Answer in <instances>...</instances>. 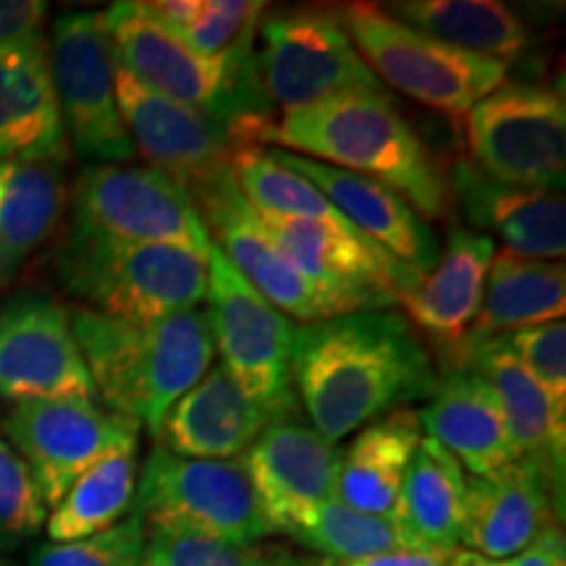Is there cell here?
I'll list each match as a JSON object with an SVG mask.
<instances>
[{"mask_svg":"<svg viewBox=\"0 0 566 566\" xmlns=\"http://www.w3.org/2000/svg\"><path fill=\"white\" fill-rule=\"evenodd\" d=\"M263 3L254 0H200L192 21L179 32L192 51L200 55H233L247 51L258 27Z\"/></svg>","mask_w":566,"mask_h":566,"instance_id":"35","label":"cell"},{"mask_svg":"<svg viewBox=\"0 0 566 566\" xmlns=\"http://www.w3.org/2000/svg\"><path fill=\"white\" fill-rule=\"evenodd\" d=\"M556 475L546 457H520L488 478H467L459 546L495 562L522 554L548 525H556Z\"/></svg>","mask_w":566,"mask_h":566,"instance_id":"18","label":"cell"},{"mask_svg":"<svg viewBox=\"0 0 566 566\" xmlns=\"http://www.w3.org/2000/svg\"><path fill=\"white\" fill-rule=\"evenodd\" d=\"M509 566H566V541L558 525H548L530 546L509 558Z\"/></svg>","mask_w":566,"mask_h":566,"instance_id":"39","label":"cell"},{"mask_svg":"<svg viewBox=\"0 0 566 566\" xmlns=\"http://www.w3.org/2000/svg\"><path fill=\"white\" fill-rule=\"evenodd\" d=\"M66 158L48 38L0 51V163Z\"/></svg>","mask_w":566,"mask_h":566,"instance_id":"22","label":"cell"},{"mask_svg":"<svg viewBox=\"0 0 566 566\" xmlns=\"http://www.w3.org/2000/svg\"><path fill=\"white\" fill-rule=\"evenodd\" d=\"M97 399L155 436L163 417L212 365L210 323L205 310L160 321L132 323L80 307L71 313Z\"/></svg>","mask_w":566,"mask_h":566,"instance_id":"3","label":"cell"},{"mask_svg":"<svg viewBox=\"0 0 566 566\" xmlns=\"http://www.w3.org/2000/svg\"><path fill=\"white\" fill-rule=\"evenodd\" d=\"M0 399L97 401L71 328V310L48 294L0 302Z\"/></svg>","mask_w":566,"mask_h":566,"instance_id":"15","label":"cell"},{"mask_svg":"<svg viewBox=\"0 0 566 566\" xmlns=\"http://www.w3.org/2000/svg\"><path fill=\"white\" fill-rule=\"evenodd\" d=\"M254 139L384 184L424 221L443 218L454 202L449 174L386 95L336 97L286 113L260 124Z\"/></svg>","mask_w":566,"mask_h":566,"instance_id":"2","label":"cell"},{"mask_svg":"<svg viewBox=\"0 0 566 566\" xmlns=\"http://www.w3.org/2000/svg\"><path fill=\"white\" fill-rule=\"evenodd\" d=\"M286 535L336 564L359 562L394 548H412L394 516L365 514L338 499H328L310 509L286 530Z\"/></svg>","mask_w":566,"mask_h":566,"instance_id":"32","label":"cell"},{"mask_svg":"<svg viewBox=\"0 0 566 566\" xmlns=\"http://www.w3.org/2000/svg\"><path fill=\"white\" fill-rule=\"evenodd\" d=\"M116 66L147 90L233 124L258 116L250 111L244 80H250L247 51L233 55H200L174 30L155 19L145 0H122L101 11Z\"/></svg>","mask_w":566,"mask_h":566,"instance_id":"6","label":"cell"},{"mask_svg":"<svg viewBox=\"0 0 566 566\" xmlns=\"http://www.w3.org/2000/svg\"><path fill=\"white\" fill-rule=\"evenodd\" d=\"M69 231L160 244L208 260L212 237L179 184L147 166L90 163L69 189Z\"/></svg>","mask_w":566,"mask_h":566,"instance_id":"9","label":"cell"},{"mask_svg":"<svg viewBox=\"0 0 566 566\" xmlns=\"http://www.w3.org/2000/svg\"><path fill=\"white\" fill-rule=\"evenodd\" d=\"M472 163L509 187L556 192L564 187L566 108L543 84H504L467 113Z\"/></svg>","mask_w":566,"mask_h":566,"instance_id":"11","label":"cell"},{"mask_svg":"<svg viewBox=\"0 0 566 566\" xmlns=\"http://www.w3.org/2000/svg\"><path fill=\"white\" fill-rule=\"evenodd\" d=\"M45 21L48 3L42 0H0V51L48 38Z\"/></svg>","mask_w":566,"mask_h":566,"instance_id":"38","label":"cell"},{"mask_svg":"<svg viewBox=\"0 0 566 566\" xmlns=\"http://www.w3.org/2000/svg\"><path fill=\"white\" fill-rule=\"evenodd\" d=\"M147 527H168L254 548L275 530L258 504L242 459H187L155 446L134 495Z\"/></svg>","mask_w":566,"mask_h":566,"instance_id":"7","label":"cell"},{"mask_svg":"<svg viewBox=\"0 0 566 566\" xmlns=\"http://www.w3.org/2000/svg\"><path fill=\"white\" fill-rule=\"evenodd\" d=\"M516 363L566 412V325L564 321L533 325L504 336Z\"/></svg>","mask_w":566,"mask_h":566,"instance_id":"36","label":"cell"},{"mask_svg":"<svg viewBox=\"0 0 566 566\" xmlns=\"http://www.w3.org/2000/svg\"><path fill=\"white\" fill-rule=\"evenodd\" d=\"M338 19L384 87H394L428 108L467 116L509 82L506 63L428 38L378 3H346Z\"/></svg>","mask_w":566,"mask_h":566,"instance_id":"5","label":"cell"},{"mask_svg":"<svg viewBox=\"0 0 566 566\" xmlns=\"http://www.w3.org/2000/svg\"><path fill=\"white\" fill-rule=\"evenodd\" d=\"M53 263L63 289L87 310L132 323L197 310L208 296V260L174 247L66 229Z\"/></svg>","mask_w":566,"mask_h":566,"instance_id":"4","label":"cell"},{"mask_svg":"<svg viewBox=\"0 0 566 566\" xmlns=\"http://www.w3.org/2000/svg\"><path fill=\"white\" fill-rule=\"evenodd\" d=\"M271 155L289 171L300 174L302 179L321 189L325 200L334 205L354 229L384 247L399 263L409 265L422 279L433 271L441 244L405 197L365 176L342 171V168L325 166L302 155L286 150H271Z\"/></svg>","mask_w":566,"mask_h":566,"instance_id":"19","label":"cell"},{"mask_svg":"<svg viewBox=\"0 0 566 566\" xmlns=\"http://www.w3.org/2000/svg\"><path fill=\"white\" fill-rule=\"evenodd\" d=\"M451 554H441V551H428V548H394L384 551V554H375L359 562L338 564V566H446Z\"/></svg>","mask_w":566,"mask_h":566,"instance_id":"40","label":"cell"},{"mask_svg":"<svg viewBox=\"0 0 566 566\" xmlns=\"http://www.w3.org/2000/svg\"><path fill=\"white\" fill-rule=\"evenodd\" d=\"M48 506L42 504L24 459L0 441V554L32 541L45 527Z\"/></svg>","mask_w":566,"mask_h":566,"instance_id":"34","label":"cell"},{"mask_svg":"<svg viewBox=\"0 0 566 566\" xmlns=\"http://www.w3.org/2000/svg\"><path fill=\"white\" fill-rule=\"evenodd\" d=\"M147 525L137 512L105 533L69 543H45L34 551L30 566H139Z\"/></svg>","mask_w":566,"mask_h":566,"instance_id":"33","label":"cell"},{"mask_svg":"<svg viewBox=\"0 0 566 566\" xmlns=\"http://www.w3.org/2000/svg\"><path fill=\"white\" fill-rule=\"evenodd\" d=\"M69 205L63 163H0V289L59 229Z\"/></svg>","mask_w":566,"mask_h":566,"instance_id":"27","label":"cell"},{"mask_svg":"<svg viewBox=\"0 0 566 566\" xmlns=\"http://www.w3.org/2000/svg\"><path fill=\"white\" fill-rule=\"evenodd\" d=\"M137 495V446L113 451L90 467L63 499L48 512L45 533L51 543L82 541L105 533L134 512Z\"/></svg>","mask_w":566,"mask_h":566,"instance_id":"31","label":"cell"},{"mask_svg":"<svg viewBox=\"0 0 566 566\" xmlns=\"http://www.w3.org/2000/svg\"><path fill=\"white\" fill-rule=\"evenodd\" d=\"M294 396L325 441L338 443L436 391V370L407 317L373 310L296 325Z\"/></svg>","mask_w":566,"mask_h":566,"instance_id":"1","label":"cell"},{"mask_svg":"<svg viewBox=\"0 0 566 566\" xmlns=\"http://www.w3.org/2000/svg\"><path fill=\"white\" fill-rule=\"evenodd\" d=\"M449 184L451 197H457L467 221L485 237L495 233L504 252L562 263L566 252V202L562 192L509 187L480 171L472 160H457Z\"/></svg>","mask_w":566,"mask_h":566,"instance_id":"20","label":"cell"},{"mask_svg":"<svg viewBox=\"0 0 566 566\" xmlns=\"http://www.w3.org/2000/svg\"><path fill=\"white\" fill-rule=\"evenodd\" d=\"M205 302L212 346L247 399L273 417L300 412L292 378L296 325L254 292L216 244L208 254Z\"/></svg>","mask_w":566,"mask_h":566,"instance_id":"8","label":"cell"},{"mask_svg":"<svg viewBox=\"0 0 566 566\" xmlns=\"http://www.w3.org/2000/svg\"><path fill=\"white\" fill-rule=\"evenodd\" d=\"M118 108L134 153L147 168L179 184L195 205L231 181V124L147 90L124 69H116Z\"/></svg>","mask_w":566,"mask_h":566,"instance_id":"14","label":"cell"},{"mask_svg":"<svg viewBox=\"0 0 566 566\" xmlns=\"http://www.w3.org/2000/svg\"><path fill=\"white\" fill-rule=\"evenodd\" d=\"M0 566H17V564H13L11 558H6L3 554H0Z\"/></svg>","mask_w":566,"mask_h":566,"instance_id":"43","label":"cell"},{"mask_svg":"<svg viewBox=\"0 0 566 566\" xmlns=\"http://www.w3.org/2000/svg\"><path fill=\"white\" fill-rule=\"evenodd\" d=\"M420 441V415L415 409H396L365 424L338 454L336 499L365 514L394 516Z\"/></svg>","mask_w":566,"mask_h":566,"instance_id":"26","label":"cell"},{"mask_svg":"<svg viewBox=\"0 0 566 566\" xmlns=\"http://www.w3.org/2000/svg\"><path fill=\"white\" fill-rule=\"evenodd\" d=\"M495 252L491 237L454 226L433 271L401 302L412 317V328L428 334L443 352L462 344L480 313Z\"/></svg>","mask_w":566,"mask_h":566,"instance_id":"24","label":"cell"},{"mask_svg":"<svg viewBox=\"0 0 566 566\" xmlns=\"http://www.w3.org/2000/svg\"><path fill=\"white\" fill-rule=\"evenodd\" d=\"M9 446L53 509L90 467L139 441V424L97 401H19L3 422Z\"/></svg>","mask_w":566,"mask_h":566,"instance_id":"13","label":"cell"},{"mask_svg":"<svg viewBox=\"0 0 566 566\" xmlns=\"http://www.w3.org/2000/svg\"><path fill=\"white\" fill-rule=\"evenodd\" d=\"M254 566H328L325 562H317V558L296 556L292 551L283 548H258V558H254Z\"/></svg>","mask_w":566,"mask_h":566,"instance_id":"41","label":"cell"},{"mask_svg":"<svg viewBox=\"0 0 566 566\" xmlns=\"http://www.w3.org/2000/svg\"><path fill=\"white\" fill-rule=\"evenodd\" d=\"M384 9L428 38L506 66L530 45L522 19L495 0H401Z\"/></svg>","mask_w":566,"mask_h":566,"instance_id":"30","label":"cell"},{"mask_svg":"<svg viewBox=\"0 0 566 566\" xmlns=\"http://www.w3.org/2000/svg\"><path fill=\"white\" fill-rule=\"evenodd\" d=\"M566 271L556 260H527L495 252L483 289L480 313L464 342L446 352L454 370H462L472 349L488 338L509 336L533 325L564 321Z\"/></svg>","mask_w":566,"mask_h":566,"instance_id":"25","label":"cell"},{"mask_svg":"<svg viewBox=\"0 0 566 566\" xmlns=\"http://www.w3.org/2000/svg\"><path fill=\"white\" fill-rule=\"evenodd\" d=\"M260 34V87L283 116L336 97L386 95L334 11L275 13Z\"/></svg>","mask_w":566,"mask_h":566,"instance_id":"10","label":"cell"},{"mask_svg":"<svg viewBox=\"0 0 566 566\" xmlns=\"http://www.w3.org/2000/svg\"><path fill=\"white\" fill-rule=\"evenodd\" d=\"M258 548H239L212 537L168 527H147L139 566H254Z\"/></svg>","mask_w":566,"mask_h":566,"instance_id":"37","label":"cell"},{"mask_svg":"<svg viewBox=\"0 0 566 566\" xmlns=\"http://www.w3.org/2000/svg\"><path fill=\"white\" fill-rule=\"evenodd\" d=\"M279 417L247 399L221 363H212L197 384L163 417L160 449L187 459H242Z\"/></svg>","mask_w":566,"mask_h":566,"instance_id":"21","label":"cell"},{"mask_svg":"<svg viewBox=\"0 0 566 566\" xmlns=\"http://www.w3.org/2000/svg\"><path fill=\"white\" fill-rule=\"evenodd\" d=\"M422 409V436L433 438L462 464L470 478H488L514 462L499 399L483 375L462 367L451 370Z\"/></svg>","mask_w":566,"mask_h":566,"instance_id":"23","label":"cell"},{"mask_svg":"<svg viewBox=\"0 0 566 566\" xmlns=\"http://www.w3.org/2000/svg\"><path fill=\"white\" fill-rule=\"evenodd\" d=\"M197 208L208 223L212 244L223 252L233 271L283 315L302 325L349 315L286 258V252L263 229L258 212L247 205L233 179L202 197Z\"/></svg>","mask_w":566,"mask_h":566,"instance_id":"16","label":"cell"},{"mask_svg":"<svg viewBox=\"0 0 566 566\" xmlns=\"http://www.w3.org/2000/svg\"><path fill=\"white\" fill-rule=\"evenodd\" d=\"M464 367L483 375L488 386L493 388L514 457H546L562 472L566 412L558 409L525 373V367L516 363L506 338L499 336L478 344Z\"/></svg>","mask_w":566,"mask_h":566,"instance_id":"28","label":"cell"},{"mask_svg":"<svg viewBox=\"0 0 566 566\" xmlns=\"http://www.w3.org/2000/svg\"><path fill=\"white\" fill-rule=\"evenodd\" d=\"M467 472L443 446L422 436L409 464L394 522L412 548L454 554L462 541Z\"/></svg>","mask_w":566,"mask_h":566,"instance_id":"29","label":"cell"},{"mask_svg":"<svg viewBox=\"0 0 566 566\" xmlns=\"http://www.w3.org/2000/svg\"><path fill=\"white\" fill-rule=\"evenodd\" d=\"M446 566H509V562H495V558H485L475 554V551L457 548L454 554L449 556V564Z\"/></svg>","mask_w":566,"mask_h":566,"instance_id":"42","label":"cell"},{"mask_svg":"<svg viewBox=\"0 0 566 566\" xmlns=\"http://www.w3.org/2000/svg\"><path fill=\"white\" fill-rule=\"evenodd\" d=\"M48 45L71 150L92 163H132L137 153L118 108V66L101 13H61Z\"/></svg>","mask_w":566,"mask_h":566,"instance_id":"12","label":"cell"},{"mask_svg":"<svg viewBox=\"0 0 566 566\" xmlns=\"http://www.w3.org/2000/svg\"><path fill=\"white\" fill-rule=\"evenodd\" d=\"M338 454L336 443L300 420V412L279 417L260 433L242 467L273 530L286 533L310 509L336 499Z\"/></svg>","mask_w":566,"mask_h":566,"instance_id":"17","label":"cell"}]
</instances>
